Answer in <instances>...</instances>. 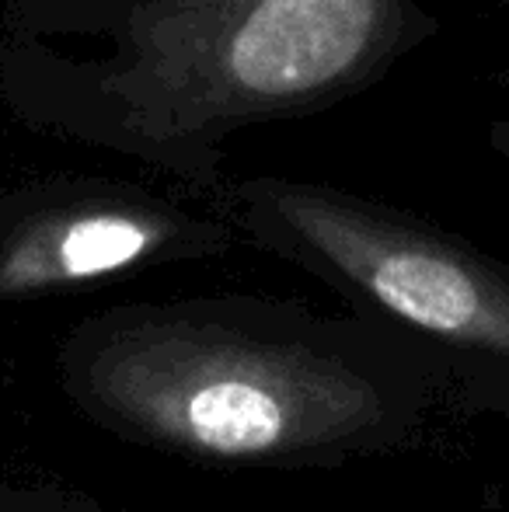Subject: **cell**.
<instances>
[{"label":"cell","instance_id":"1","mask_svg":"<svg viewBox=\"0 0 509 512\" xmlns=\"http://www.w3.org/2000/svg\"><path fill=\"white\" fill-rule=\"evenodd\" d=\"M60 384L98 429L210 471L391 457L447 405L436 363L398 331L269 297L105 310L67 335Z\"/></svg>","mask_w":509,"mask_h":512},{"label":"cell","instance_id":"5","mask_svg":"<svg viewBox=\"0 0 509 512\" xmlns=\"http://www.w3.org/2000/svg\"><path fill=\"white\" fill-rule=\"evenodd\" d=\"M0 512H105L98 499L56 481L0 478Z\"/></svg>","mask_w":509,"mask_h":512},{"label":"cell","instance_id":"2","mask_svg":"<svg viewBox=\"0 0 509 512\" xmlns=\"http://www.w3.org/2000/svg\"><path fill=\"white\" fill-rule=\"evenodd\" d=\"M241 220L262 248L332 286L353 314L433 359L447 405L509 425L506 265L412 216L314 185H248Z\"/></svg>","mask_w":509,"mask_h":512},{"label":"cell","instance_id":"4","mask_svg":"<svg viewBox=\"0 0 509 512\" xmlns=\"http://www.w3.org/2000/svg\"><path fill=\"white\" fill-rule=\"evenodd\" d=\"M231 234L143 199H88L18 223L0 244V297H35L143 265L210 258Z\"/></svg>","mask_w":509,"mask_h":512},{"label":"cell","instance_id":"3","mask_svg":"<svg viewBox=\"0 0 509 512\" xmlns=\"http://www.w3.org/2000/svg\"><path fill=\"white\" fill-rule=\"evenodd\" d=\"M391 25L394 0H154L119 91L175 119L290 108L353 81Z\"/></svg>","mask_w":509,"mask_h":512}]
</instances>
